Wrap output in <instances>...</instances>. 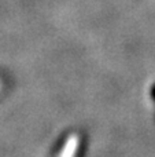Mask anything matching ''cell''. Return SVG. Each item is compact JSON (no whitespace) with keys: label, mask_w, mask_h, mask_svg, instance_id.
<instances>
[{"label":"cell","mask_w":155,"mask_h":157,"mask_svg":"<svg viewBox=\"0 0 155 157\" xmlns=\"http://www.w3.org/2000/svg\"><path fill=\"white\" fill-rule=\"evenodd\" d=\"M0 90H2V81H0Z\"/></svg>","instance_id":"2"},{"label":"cell","mask_w":155,"mask_h":157,"mask_svg":"<svg viewBox=\"0 0 155 157\" xmlns=\"http://www.w3.org/2000/svg\"><path fill=\"white\" fill-rule=\"evenodd\" d=\"M80 136L78 134H70L66 138L60 152L58 153V157H76L80 147Z\"/></svg>","instance_id":"1"}]
</instances>
